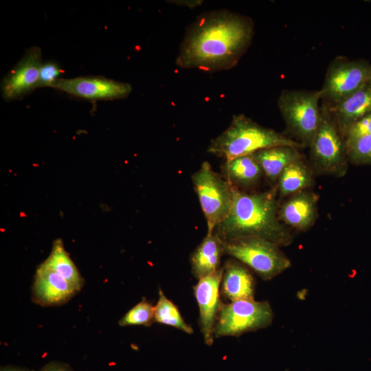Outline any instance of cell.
<instances>
[{
	"mask_svg": "<svg viewBox=\"0 0 371 371\" xmlns=\"http://www.w3.org/2000/svg\"><path fill=\"white\" fill-rule=\"evenodd\" d=\"M254 33L248 16L227 10L201 13L186 29L176 65L207 72L229 69L247 50Z\"/></svg>",
	"mask_w": 371,
	"mask_h": 371,
	"instance_id": "obj_1",
	"label": "cell"
},
{
	"mask_svg": "<svg viewBox=\"0 0 371 371\" xmlns=\"http://www.w3.org/2000/svg\"><path fill=\"white\" fill-rule=\"evenodd\" d=\"M276 190L247 193L233 187L230 212L213 233L223 241L254 237L280 247L289 245L293 236L279 218Z\"/></svg>",
	"mask_w": 371,
	"mask_h": 371,
	"instance_id": "obj_2",
	"label": "cell"
},
{
	"mask_svg": "<svg viewBox=\"0 0 371 371\" xmlns=\"http://www.w3.org/2000/svg\"><path fill=\"white\" fill-rule=\"evenodd\" d=\"M278 146L303 148L294 139L262 126L240 113L234 115L229 126L211 140L207 151L217 157L229 159Z\"/></svg>",
	"mask_w": 371,
	"mask_h": 371,
	"instance_id": "obj_3",
	"label": "cell"
},
{
	"mask_svg": "<svg viewBox=\"0 0 371 371\" xmlns=\"http://www.w3.org/2000/svg\"><path fill=\"white\" fill-rule=\"evenodd\" d=\"M319 91L289 90L280 93L278 106L289 134L303 147L309 148L322 117Z\"/></svg>",
	"mask_w": 371,
	"mask_h": 371,
	"instance_id": "obj_4",
	"label": "cell"
},
{
	"mask_svg": "<svg viewBox=\"0 0 371 371\" xmlns=\"http://www.w3.org/2000/svg\"><path fill=\"white\" fill-rule=\"evenodd\" d=\"M225 253L269 280L291 265L278 245L260 238L244 237L224 241Z\"/></svg>",
	"mask_w": 371,
	"mask_h": 371,
	"instance_id": "obj_5",
	"label": "cell"
},
{
	"mask_svg": "<svg viewBox=\"0 0 371 371\" xmlns=\"http://www.w3.org/2000/svg\"><path fill=\"white\" fill-rule=\"evenodd\" d=\"M192 181L207 222V234H212L230 212L233 186L208 161L202 163L192 175Z\"/></svg>",
	"mask_w": 371,
	"mask_h": 371,
	"instance_id": "obj_6",
	"label": "cell"
},
{
	"mask_svg": "<svg viewBox=\"0 0 371 371\" xmlns=\"http://www.w3.org/2000/svg\"><path fill=\"white\" fill-rule=\"evenodd\" d=\"M309 148L314 173L338 177L346 175L348 160L345 139L323 106L321 121Z\"/></svg>",
	"mask_w": 371,
	"mask_h": 371,
	"instance_id": "obj_7",
	"label": "cell"
},
{
	"mask_svg": "<svg viewBox=\"0 0 371 371\" xmlns=\"http://www.w3.org/2000/svg\"><path fill=\"white\" fill-rule=\"evenodd\" d=\"M273 313L267 301L240 300L222 304L218 315L214 337L240 336L245 333L268 327Z\"/></svg>",
	"mask_w": 371,
	"mask_h": 371,
	"instance_id": "obj_8",
	"label": "cell"
},
{
	"mask_svg": "<svg viewBox=\"0 0 371 371\" xmlns=\"http://www.w3.org/2000/svg\"><path fill=\"white\" fill-rule=\"evenodd\" d=\"M371 78V65L364 60H351L335 57L329 64L320 89L322 104L336 103L367 84Z\"/></svg>",
	"mask_w": 371,
	"mask_h": 371,
	"instance_id": "obj_9",
	"label": "cell"
},
{
	"mask_svg": "<svg viewBox=\"0 0 371 371\" xmlns=\"http://www.w3.org/2000/svg\"><path fill=\"white\" fill-rule=\"evenodd\" d=\"M52 88L90 101L123 99L132 91L128 83L94 76L59 78Z\"/></svg>",
	"mask_w": 371,
	"mask_h": 371,
	"instance_id": "obj_10",
	"label": "cell"
},
{
	"mask_svg": "<svg viewBox=\"0 0 371 371\" xmlns=\"http://www.w3.org/2000/svg\"><path fill=\"white\" fill-rule=\"evenodd\" d=\"M43 63L41 49L37 46L28 48L2 80L1 91L3 100L6 102L18 100L37 89Z\"/></svg>",
	"mask_w": 371,
	"mask_h": 371,
	"instance_id": "obj_11",
	"label": "cell"
},
{
	"mask_svg": "<svg viewBox=\"0 0 371 371\" xmlns=\"http://www.w3.org/2000/svg\"><path fill=\"white\" fill-rule=\"evenodd\" d=\"M223 267L199 279L194 286V294L199 308L201 331L205 343L211 346L214 341V328L222 303L220 287Z\"/></svg>",
	"mask_w": 371,
	"mask_h": 371,
	"instance_id": "obj_12",
	"label": "cell"
},
{
	"mask_svg": "<svg viewBox=\"0 0 371 371\" xmlns=\"http://www.w3.org/2000/svg\"><path fill=\"white\" fill-rule=\"evenodd\" d=\"M32 290V300L43 306L63 304L78 292L44 262L36 269Z\"/></svg>",
	"mask_w": 371,
	"mask_h": 371,
	"instance_id": "obj_13",
	"label": "cell"
},
{
	"mask_svg": "<svg viewBox=\"0 0 371 371\" xmlns=\"http://www.w3.org/2000/svg\"><path fill=\"white\" fill-rule=\"evenodd\" d=\"M344 138L348 128L371 113V85L368 82L361 88L340 101L322 104Z\"/></svg>",
	"mask_w": 371,
	"mask_h": 371,
	"instance_id": "obj_14",
	"label": "cell"
},
{
	"mask_svg": "<svg viewBox=\"0 0 371 371\" xmlns=\"http://www.w3.org/2000/svg\"><path fill=\"white\" fill-rule=\"evenodd\" d=\"M317 201L318 196L307 190L292 194L279 205V218L287 227L306 231L317 218Z\"/></svg>",
	"mask_w": 371,
	"mask_h": 371,
	"instance_id": "obj_15",
	"label": "cell"
},
{
	"mask_svg": "<svg viewBox=\"0 0 371 371\" xmlns=\"http://www.w3.org/2000/svg\"><path fill=\"white\" fill-rule=\"evenodd\" d=\"M221 283L223 295L230 302L253 300L255 280L247 267L237 260H227L223 267Z\"/></svg>",
	"mask_w": 371,
	"mask_h": 371,
	"instance_id": "obj_16",
	"label": "cell"
},
{
	"mask_svg": "<svg viewBox=\"0 0 371 371\" xmlns=\"http://www.w3.org/2000/svg\"><path fill=\"white\" fill-rule=\"evenodd\" d=\"M225 253L224 241L215 234H207L191 255L192 272L198 280L219 269Z\"/></svg>",
	"mask_w": 371,
	"mask_h": 371,
	"instance_id": "obj_17",
	"label": "cell"
},
{
	"mask_svg": "<svg viewBox=\"0 0 371 371\" xmlns=\"http://www.w3.org/2000/svg\"><path fill=\"white\" fill-rule=\"evenodd\" d=\"M298 149L289 146H278L259 150L251 155L266 177L271 183H276L288 165L304 159Z\"/></svg>",
	"mask_w": 371,
	"mask_h": 371,
	"instance_id": "obj_18",
	"label": "cell"
},
{
	"mask_svg": "<svg viewBox=\"0 0 371 371\" xmlns=\"http://www.w3.org/2000/svg\"><path fill=\"white\" fill-rule=\"evenodd\" d=\"M223 171L227 181L241 190L256 186L263 174L252 155L225 159Z\"/></svg>",
	"mask_w": 371,
	"mask_h": 371,
	"instance_id": "obj_19",
	"label": "cell"
},
{
	"mask_svg": "<svg viewBox=\"0 0 371 371\" xmlns=\"http://www.w3.org/2000/svg\"><path fill=\"white\" fill-rule=\"evenodd\" d=\"M313 170L304 161H295L288 165L277 181V190L281 196L292 195L306 190L313 185Z\"/></svg>",
	"mask_w": 371,
	"mask_h": 371,
	"instance_id": "obj_20",
	"label": "cell"
},
{
	"mask_svg": "<svg viewBox=\"0 0 371 371\" xmlns=\"http://www.w3.org/2000/svg\"><path fill=\"white\" fill-rule=\"evenodd\" d=\"M43 262L65 278L78 292L81 290L84 279L65 249L61 239L54 241L52 251Z\"/></svg>",
	"mask_w": 371,
	"mask_h": 371,
	"instance_id": "obj_21",
	"label": "cell"
},
{
	"mask_svg": "<svg viewBox=\"0 0 371 371\" xmlns=\"http://www.w3.org/2000/svg\"><path fill=\"white\" fill-rule=\"evenodd\" d=\"M155 322L176 328L188 334L193 333V328L184 321L178 308L161 289L155 306Z\"/></svg>",
	"mask_w": 371,
	"mask_h": 371,
	"instance_id": "obj_22",
	"label": "cell"
},
{
	"mask_svg": "<svg viewBox=\"0 0 371 371\" xmlns=\"http://www.w3.org/2000/svg\"><path fill=\"white\" fill-rule=\"evenodd\" d=\"M348 162L355 165H371V135L345 139Z\"/></svg>",
	"mask_w": 371,
	"mask_h": 371,
	"instance_id": "obj_23",
	"label": "cell"
},
{
	"mask_svg": "<svg viewBox=\"0 0 371 371\" xmlns=\"http://www.w3.org/2000/svg\"><path fill=\"white\" fill-rule=\"evenodd\" d=\"M155 322V306L145 298L130 309L118 322L121 326H149Z\"/></svg>",
	"mask_w": 371,
	"mask_h": 371,
	"instance_id": "obj_24",
	"label": "cell"
},
{
	"mask_svg": "<svg viewBox=\"0 0 371 371\" xmlns=\"http://www.w3.org/2000/svg\"><path fill=\"white\" fill-rule=\"evenodd\" d=\"M63 73L59 65L54 61L43 63L39 72L37 89L41 87H52Z\"/></svg>",
	"mask_w": 371,
	"mask_h": 371,
	"instance_id": "obj_25",
	"label": "cell"
},
{
	"mask_svg": "<svg viewBox=\"0 0 371 371\" xmlns=\"http://www.w3.org/2000/svg\"><path fill=\"white\" fill-rule=\"evenodd\" d=\"M371 135V113L360 119L347 130L344 139H351Z\"/></svg>",
	"mask_w": 371,
	"mask_h": 371,
	"instance_id": "obj_26",
	"label": "cell"
},
{
	"mask_svg": "<svg viewBox=\"0 0 371 371\" xmlns=\"http://www.w3.org/2000/svg\"><path fill=\"white\" fill-rule=\"evenodd\" d=\"M38 371H74L68 365L60 362H50Z\"/></svg>",
	"mask_w": 371,
	"mask_h": 371,
	"instance_id": "obj_27",
	"label": "cell"
},
{
	"mask_svg": "<svg viewBox=\"0 0 371 371\" xmlns=\"http://www.w3.org/2000/svg\"><path fill=\"white\" fill-rule=\"evenodd\" d=\"M169 3L177 4L180 5L187 6L190 8H194L203 3V1L201 0H178V1H168Z\"/></svg>",
	"mask_w": 371,
	"mask_h": 371,
	"instance_id": "obj_28",
	"label": "cell"
},
{
	"mask_svg": "<svg viewBox=\"0 0 371 371\" xmlns=\"http://www.w3.org/2000/svg\"><path fill=\"white\" fill-rule=\"evenodd\" d=\"M0 371H32L27 368L14 367V366H7L2 367Z\"/></svg>",
	"mask_w": 371,
	"mask_h": 371,
	"instance_id": "obj_29",
	"label": "cell"
},
{
	"mask_svg": "<svg viewBox=\"0 0 371 371\" xmlns=\"http://www.w3.org/2000/svg\"><path fill=\"white\" fill-rule=\"evenodd\" d=\"M368 83L371 85V78H370V79L369 80Z\"/></svg>",
	"mask_w": 371,
	"mask_h": 371,
	"instance_id": "obj_30",
	"label": "cell"
}]
</instances>
